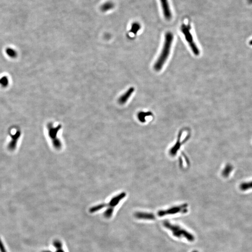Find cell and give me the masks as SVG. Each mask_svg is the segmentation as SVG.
I'll list each match as a JSON object with an SVG mask.
<instances>
[{"label":"cell","instance_id":"6da1fadb","mask_svg":"<svg viewBox=\"0 0 252 252\" xmlns=\"http://www.w3.org/2000/svg\"><path fill=\"white\" fill-rule=\"evenodd\" d=\"M173 38L174 36L172 32L169 31L165 34L162 50L154 65V68L156 71L161 70L167 61L170 53Z\"/></svg>","mask_w":252,"mask_h":252},{"label":"cell","instance_id":"7a4b0ae2","mask_svg":"<svg viewBox=\"0 0 252 252\" xmlns=\"http://www.w3.org/2000/svg\"><path fill=\"white\" fill-rule=\"evenodd\" d=\"M125 196L126 194L124 193H121L118 195L115 196L111 199L108 203L101 204L94 206L90 208L89 211L91 213H93L107 206L108 207L104 214V216L106 218H110L112 215L115 207L118 205V204L125 197Z\"/></svg>","mask_w":252,"mask_h":252},{"label":"cell","instance_id":"3957f363","mask_svg":"<svg viewBox=\"0 0 252 252\" xmlns=\"http://www.w3.org/2000/svg\"><path fill=\"white\" fill-rule=\"evenodd\" d=\"M164 227L172 232V234L175 237L179 238H185L189 242H193L195 237L191 233L184 229L176 224H172L168 221H164L163 223Z\"/></svg>","mask_w":252,"mask_h":252},{"label":"cell","instance_id":"277c9868","mask_svg":"<svg viewBox=\"0 0 252 252\" xmlns=\"http://www.w3.org/2000/svg\"><path fill=\"white\" fill-rule=\"evenodd\" d=\"M180 30L182 33L184 34L185 39L189 44L190 48L191 49L193 53L196 56H198L200 53V51L196 44L195 42L194 41L193 36L191 33V25L189 24H182L181 26Z\"/></svg>","mask_w":252,"mask_h":252},{"label":"cell","instance_id":"5b68a950","mask_svg":"<svg viewBox=\"0 0 252 252\" xmlns=\"http://www.w3.org/2000/svg\"><path fill=\"white\" fill-rule=\"evenodd\" d=\"M187 204H183L180 206L168 208L167 210L166 209L164 210H161L157 213V216L159 217H162L168 215L176 214L179 213L185 214L187 212Z\"/></svg>","mask_w":252,"mask_h":252},{"label":"cell","instance_id":"8992f818","mask_svg":"<svg viewBox=\"0 0 252 252\" xmlns=\"http://www.w3.org/2000/svg\"><path fill=\"white\" fill-rule=\"evenodd\" d=\"M49 137L52 140V142L53 143L54 146L56 147L57 149H59L61 144L60 143V141L58 139L57 134L59 130V127H52L51 125H49Z\"/></svg>","mask_w":252,"mask_h":252},{"label":"cell","instance_id":"52a82bcc","mask_svg":"<svg viewBox=\"0 0 252 252\" xmlns=\"http://www.w3.org/2000/svg\"><path fill=\"white\" fill-rule=\"evenodd\" d=\"M160 1L165 18L167 20H170L172 16L168 0H160Z\"/></svg>","mask_w":252,"mask_h":252},{"label":"cell","instance_id":"ba28073f","mask_svg":"<svg viewBox=\"0 0 252 252\" xmlns=\"http://www.w3.org/2000/svg\"><path fill=\"white\" fill-rule=\"evenodd\" d=\"M21 135V132H20V131L17 130L16 131L15 134L12 135L11 140L9 143L8 146L9 150L11 151L15 150L16 148L17 142L19 139Z\"/></svg>","mask_w":252,"mask_h":252},{"label":"cell","instance_id":"9c48e42d","mask_svg":"<svg viewBox=\"0 0 252 252\" xmlns=\"http://www.w3.org/2000/svg\"><path fill=\"white\" fill-rule=\"evenodd\" d=\"M135 217L138 219L143 220H154L156 215L151 213L145 212H137L135 214Z\"/></svg>","mask_w":252,"mask_h":252},{"label":"cell","instance_id":"30bf717a","mask_svg":"<svg viewBox=\"0 0 252 252\" xmlns=\"http://www.w3.org/2000/svg\"><path fill=\"white\" fill-rule=\"evenodd\" d=\"M135 88L133 87H131L127 91L126 93L123 95L122 96L120 97L119 99V102L120 104H125L127 101L130 99L131 96L134 92Z\"/></svg>","mask_w":252,"mask_h":252},{"label":"cell","instance_id":"8fae6325","mask_svg":"<svg viewBox=\"0 0 252 252\" xmlns=\"http://www.w3.org/2000/svg\"><path fill=\"white\" fill-rule=\"evenodd\" d=\"M115 5L113 2L111 1H107L102 5L101 7V9L102 11L107 12L109 10H111L114 8Z\"/></svg>","mask_w":252,"mask_h":252},{"label":"cell","instance_id":"7c38bea8","mask_svg":"<svg viewBox=\"0 0 252 252\" xmlns=\"http://www.w3.org/2000/svg\"><path fill=\"white\" fill-rule=\"evenodd\" d=\"M141 25L138 22H134L131 25L130 32L134 34H137L138 31L141 29Z\"/></svg>","mask_w":252,"mask_h":252},{"label":"cell","instance_id":"4fadbf2b","mask_svg":"<svg viewBox=\"0 0 252 252\" xmlns=\"http://www.w3.org/2000/svg\"><path fill=\"white\" fill-rule=\"evenodd\" d=\"M233 168L232 165H231L230 164L227 165L224 168V169H223L222 172L223 176L224 177H228L233 170Z\"/></svg>","mask_w":252,"mask_h":252},{"label":"cell","instance_id":"5bb4252c","mask_svg":"<svg viewBox=\"0 0 252 252\" xmlns=\"http://www.w3.org/2000/svg\"><path fill=\"white\" fill-rule=\"evenodd\" d=\"M240 188L243 191H246L252 188V181L250 182L242 183L240 185Z\"/></svg>","mask_w":252,"mask_h":252},{"label":"cell","instance_id":"9a60e30c","mask_svg":"<svg viewBox=\"0 0 252 252\" xmlns=\"http://www.w3.org/2000/svg\"><path fill=\"white\" fill-rule=\"evenodd\" d=\"M7 55L12 58H14L17 56V52L14 49L11 48H7L6 51Z\"/></svg>","mask_w":252,"mask_h":252},{"label":"cell","instance_id":"2e32d148","mask_svg":"<svg viewBox=\"0 0 252 252\" xmlns=\"http://www.w3.org/2000/svg\"><path fill=\"white\" fill-rule=\"evenodd\" d=\"M9 84L8 78L6 76L0 79V85L2 86H7Z\"/></svg>","mask_w":252,"mask_h":252},{"label":"cell","instance_id":"e0dca14e","mask_svg":"<svg viewBox=\"0 0 252 252\" xmlns=\"http://www.w3.org/2000/svg\"><path fill=\"white\" fill-rule=\"evenodd\" d=\"M53 246L56 248H61L63 247L62 243L59 240H55L54 241Z\"/></svg>","mask_w":252,"mask_h":252},{"label":"cell","instance_id":"ac0fdd59","mask_svg":"<svg viewBox=\"0 0 252 252\" xmlns=\"http://www.w3.org/2000/svg\"><path fill=\"white\" fill-rule=\"evenodd\" d=\"M0 252H8L1 238H0Z\"/></svg>","mask_w":252,"mask_h":252},{"label":"cell","instance_id":"d6986e66","mask_svg":"<svg viewBox=\"0 0 252 252\" xmlns=\"http://www.w3.org/2000/svg\"><path fill=\"white\" fill-rule=\"evenodd\" d=\"M55 252H65L64 250L63 249V248H56V251Z\"/></svg>","mask_w":252,"mask_h":252},{"label":"cell","instance_id":"ffe728a7","mask_svg":"<svg viewBox=\"0 0 252 252\" xmlns=\"http://www.w3.org/2000/svg\"><path fill=\"white\" fill-rule=\"evenodd\" d=\"M248 2L249 4H252V0H248Z\"/></svg>","mask_w":252,"mask_h":252},{"label":"cell","instance_id":"44dd1931","mask_svg":"<svg viewBox=\"0 0 252 252\" xmlns=\"http://www.w3.org/2000/svg\"><path fill=\"white\" fill-rule=\"evenodd\" d=\"M42 252H52L51 251H49V250H46V251H43Z\"/></svg>","mask_w":252,"mask_h":252},{"label":"cell","instance_id":"7402d4cb","mask_svg":"<svg viewBox=\"0 0 252 252\" xmlns=\"http://www.w3.org/2000/svg\"><path fill=\"white\" fill-rule=\"evenodd\" d=\"M192 252H199V251H196V250H194V251H192Z\"/></svg>","mask_w":252,"mask_h":252},{"label":"cell","instance_id":"603a6c76","mask_svg":"<svg viewBox=\"0 0 252 252\" xmlns=\"http://www.w3.org/2000/svg\"><path fill=\"white\" fill-rule=\"evenodd\" d=\"M250 43H251V44H252V40L251 42H250Z\"/></svg>","mask_w":252,"mask_h":252}]
</instances>
